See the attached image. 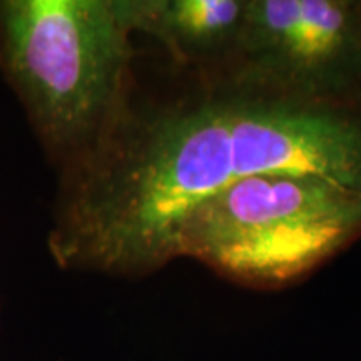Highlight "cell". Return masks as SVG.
I'll return each instance as SVG.
<instances>
[{
    "instance_id": "6da1fadb",
    "label": "cell",
    "mask_w": 361,
    "mask_h": 361,
    "mask_svg": "<svg viewBox=\"0 0 361 361\" xmlns=\"http://www.w3.org/2000/svg\"><path fill=\"white\" fill-rule=\"evenodd\" d=\"M261 174L319 176L361 192V104L296 99L229 72L135 104L62 169L49 251L59 268L139 278L173 261L180 219Z\"/></svg>"
},
{
    "instance_id": "7a4b0ae2",
    "label": "cell",
    "mask_w": 361,
    "mask_h": 361,
    "mask_svg": "<svg viewBox=\"0 0 361 361\" xmlns=\"http://www.w3.org/2000/svg\"><path fill=\"white\" fill-rule=\"evenodd\" d=\"M130 34L117 0H0V72L61 169L133 102Z\"/></svg>"
},
{
    "instance_id": "3957f363",
    "label": "cell",
    "mask_w": 361,
    "mask_h": 361,
    "mask_svg": "<svg viewBox=\"0 0 361 361\" xmlns=\"http://www.w3.org/2000/svg\"><path fill=\"white\" fill-rule=\"evenodd\" d=\"M361 239V192L298 174L229 184L180 219L173 259L192 258L256 290L308 276Z\"/></svg>"
},
{
    "instance_id": "277c9868",
    "label": "cell",
    "mask_w": 361,
    "mask_h": 361,
    "mask_svg": "<svg viewBox=\"0 0 361 361\" xmlns=\"http://www.w3.org/2000/svg\"><path fill=\"white\" fill-rule=\"evenodd\" d=\"M229 74L316 104H361V2L247 0Z\"/></svg>"
},
{
    "instance_id": "5b68a950",
    "label": "cell",
    "mask_w": 361,
    "mask_h": 361,
    "mask_svg": "<svg viewBox=\"0 0 361 361\" xmlns=\"http://www.w3.org/2000/svg\"><path fill=\"white\" fill-rule=\"evenodd\" d=\"M117 6L133 32L159 40L176 62L219 74L236 59L247 0H117Z\"/></svg>"
}]
</instances>
